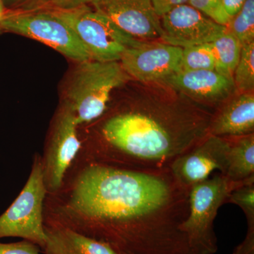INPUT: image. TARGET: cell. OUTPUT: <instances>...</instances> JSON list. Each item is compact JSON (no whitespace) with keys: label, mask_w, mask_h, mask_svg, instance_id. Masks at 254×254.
Instances as JSON below:
<instances>
[{"label":"cell","mask_w":254,"mask_h":254,"mask_svg":"<svg viewBox=\"0 0 254 254\" xmlns=\"http://www.w3.org/2000/svg\"><path fill=\"white\" fill-rule=\"evenodd\" d=\"M69 206L81 215L73 230L118 253L192 254L180 229L190 211V189L170 168L92 163L78 177Z\"/></svg>","instance_id":"1"},{"label":"cell","mask_w":254,"mask_h":254,"mask_svg":"<svg viewBox=\"0 0 254 254\" xmlns=\"http://www.w3.org/2000/svg\"><path fill=\"white\" fill-rule=\"evenodd\" d=\"M209 122L187 110H135L113 115L101 127L111 153L100 163L139 170L170 168L208 135Z\"/></svg>","instance_id":"2"},{"label":"cell","mask_w":254,"mask_h":254,"mask_svg":"<svg viewBox=\"0 0 254 254\" xmlns=\"http://www.w3.org/2000/svg\"><path fill=\"white\" fill-rule=\"evenodd\" d=\"M130 78L120 62L78 63L65 90L64 104L72 110L78 125L91 123L105 113L113 90Z\"/></svg>","instance_id":"3"},{"label":"cell","mask_w":254,"mask_h":254,"mask_svg":"<svg viewBox=\"0 0 254 254\" xmlns=\"http://www.w3.org/2000/svg\"><path fill=\"white\" fill-rule=\"evenodd\" d=\"M235 182L219 172L190 189V211L180 229L186 235L192 254H215L218 251L214 220L219 208L227 203L232 190L249 182Z\"/></svg>","instance_id":"4"},{"label":"cell","mask_w":254,"mask_h":254,"mask_svg":"<svg viewBox=\"0 0 254 254\" xmlns=\"http://www.w3.org/2000/svg\"><path fill=\"white\" fill-rule=\"evenodd\" d=\"M54 10L72 28L94 61L120 62L127 50L145 41L123 31L88 5L68 11Z\"/></svg>","instance_id":"5"},{"label":"cell","mask_w":254,"mask_h":254,"mask_svg":"<svg viewBox=\"0 0 254 254\" xmlns=\"http://www.w3.org/2000/svg\"><path fill=\"white\" fill-rule=\"evenodd\" d=\"M47 192L43 163L36 158L27 182L16 200L0 215V239L20 237L41 249L46 243L43 225V200Z\"/></svg>","instance_id":"6"},{"label":"cell","mask_w":254,"mask_h":254,"mask_svg":"<svg viewBox=\"0 0 254 254\" xmlns=\"http://www.w3.org/2000/svg\"><path fill=\"white\" fill-rule=\"evenodd\" d=\"M1 29L41 42L78 63L92 60L72 28L52 8L21 14H7Z\"/></svg>","instance_id":"7"},{"label":"cell","mask_w":254,"mask_h":254,"mask_svg":"<svg viewBox=\"0 0 254 254\" xmlns=\"http://www.w3.org/2000/svg\"><path fill=\"white\" fill-rule=\"evenodd\" d=\"M77 126L72 110L64 104L55 118L45 158L42 160L47 190H59L66 170L77 154L81 147Z\"/></svg>","instance_id":"8"},{"label":"cell","mask_w":254,"mask_h":254,"mask_svg":"<svg viewBox=\"0 0 254 254\" xmlns=\"http://www.w3.org/2000/svg\"><path fill=\"white\" fill-rule=\"evenodd\" d=\"M182 48L144 41L125 52L120 63L125 72L141 82H162L182 70Z\"/></svg>","instance_id":"9"},{"label":"cell","mask_w":254,"mask_h":254,"mask_svg":"<svg viewBox=\"0 0 254 254\" xmlns=\"http://www.w3.org/2000/svg\"><path fill=\"white\" fill-rule=\"evenodd\" d=\"M160 21L162 41L182 48L212 43L227 31V26L189 4L174 8L162 16Z\"/></svg>","instance_id":"10"},{"label":"cell","mask_w":254,"mask_h":254,"mask_svg":"<svg viewBox=\"0 0 254 254\" xmlns=\"http://www.w3.org/2000/svg\"><path fill=\"white\" fill-rule=\"evenodd\" d=\"M228 146L226 137L208 134L193 148L177 157L170 165V170L188 189L207 180L215 170L225 175Z\"/></svg>","instance_id":"11"},{"label":"cell","mask_w":254,"mask_h":254,"mask_svg":"<svg viewBox=\"0 0 254 254\" xmlns=\"http://www.w3.org/2000/svg\"><path fill=\"white\" fill-rule=\"evenodd\" d=\"M91 4L123 31L140 41L161 39V21L150 0H93Z\"/></svg>","instance_id":"12"},{"label":"cell","mask_w":254,"mask_h":254,"mask_svg":"<svg viewBox=\"0 0 254 254\" xmlns=\"http://www.w3.org/2000/svg\"><path fill=\"white\" fill-rule=\"evenodd\" d=\"M193 99L216 103L235 91L233 78L215 70H181L162 81Z\"/></svg>","instance_id":"13"},{"label":"cell","mask_w":254,"mask_h":254,"mask_svg":"<svg viewBox=\"0 0 254 254\" xmlns=\"http://www.w3.org/2000/svg\"><path fill=\"white\" fill-rule=\"evenodd\" d=\"M253 92L242 93L227 103L210 120L208 134L220 137L240 136L254 133Z\"/></svg>","instance_id":"14"},{"label":"cell","mask_w":254,"mask_h":254,"mask_svg":"<svg viewBox=\"0 0 254 254\" xmlns=\"http://www.w3.org/2000/svg\"><path fill=\"white\" fill-rule=\"evenodd\" d=\"M45 254H118L111 246L80 233L66 225L45 227Z\"/></svg>","instance_id":"15"},{"label":"cell","mask_w":254,"mask_h":254,"mask_svg":"<svg viewBox=\"0 0 254 254\" xmlns=\"http://www.w3.org/2000/svg\"><path fill=\"white\" fill-rule=\"evenodd\" d=\"M229 146L225 175L230 181L242 182L254 177V134L226 137Z\"/></svg>","instance_id":"16"},{"label":"cell","mask_w":254,"mask_h":254,"mask_svg":"<svg viewBox=\"0 0 254 254\" xmlns=\"http://www.w3.org/2000/svg\"><path fill=\"white\" fill-rule=\"evenodd\" d=\"M210 46L215 59V71L226 77L233 78L240 60L242 46L236 38L227 31Z\"/></svg>","instance_id":"17"},{"label":"cell","mask_w":254,"mask_h":254,"mask_svg":"<svg viewBox=\"0 0 254 254\" xmlns=\"http://www.w3.org/2000/svg\"><path fill=\"white\" fill-rule=\"evenodd\" d=\"M227 28L242 46L254 42V0H246L242 9L230 20Z\"/></svg>","instance_id":"18"},{"label":"cell","mask_w":254,"mask_h":254,"mask_svg":"<svg viewBox=\"0 0 254 254\" xmlns=\"http://www.w3.org/2000/svg\"><path fill=\"white\" fill-rule=\"evenodd\" d=\"M236 89L243 93L254 88V42L242 47L240 58L233 75Z\"/></svg>","instance_id":"19"},{"label":"cell","mask_w":254,"mask_h":254,"mask_svg":"<svg viewBox=\"0 0 254 254\" xmlns=\"http://www.w3.org/2000/svg\"><path fill=\"white\" fill-rule=\"evenodd\" d=\"M182 70H215V59L210 43L182 48Z\"/></svg>","instance_id":"20"},{"label":"cell","mask_w":254,"mask_h":254,"mask_svg":"<svg viewBox=\"0 0 254 254\" xmlns=\"http://www.w3.org/2000/svg\"><path fill=\"white\" fill-rule=\"evenodd\" d=\"M227 203L237 205L243 210L248 225L245 240L254 242V182L246 183L232 190Z\"/></svg>","instance_id":"21"},{"label":"cell","mask_w":254,"mask_h":254,"mask_svg":"<svg viewBox=\"0 0 254 254\" xmlns=\"http://www.w3.org/2000/svg\"><path fill=\"white\" fill-rule=\"evenodd\" d=\"M188 4L219 24L227 26L230 22V18L222 7V0H189Z\"/></svg>","instance_id":"22"},{"label":"cell","mask_w":254,"mask_h":254,"mask_svg":"<svg viewBox=\"0 0 254 254\" xmlns=\"http://www.w3.org/2000/svg\"><path fill=\"white\" fill-rule=\"evenodd\" d=\"M8 14L33 12L51 8L52 0H1Z\"/></svg>","instance_id":"23"},{"label":"cell","mask_w":254,"mask_h":254,"mask_svg":"<svg viewBox=\"0 0 254 254\" xmlns=\"http://www.w3.org/2000/svg\"><path fill=\"white\" fill-rule=\"evenodd\" d=\"M41 247L28 240L0 243V254H41Z\"/></svg>","instance_id":"24"},{"label":"cell","mask_w":254,"mask_h":254,"mask_svg":"<svg viewBox=\"0 0 254 254\" xmlns=\"http://www.w3.org/2000/svg\"><path fill=\"white\" fill-rule=\"evenodd\" d=\"M160 17L180 5L188 4L189 0H150Z\"/></svg>","instance_id":"25"},{"label":"cell","mask_w":254,"mask_h":254,"mask_svg":"<svg viewBox=\"0 0 254 254\" xmlns=\"http://www.w3.org/2000/svg\"><path fill=\"white\" fill-rule=\"evenodd\" d=\"M93 0H52L51 8L60 11H68L92 4Z\"/></svg>","instance_id":"26"},{"label":"cell","mask_w":254,"mask_h":254,"mask_svg":"<svg viewBox=\"0 0 254 254\" xmlns=\"http://www.w3.org/2000/svg\"><path fill=\"white\" fill-rule=\"evenodd\" d=\"M246 0H222L224 11L230 19L242 9Z\"/></svg>","instance_id":"27"},{"label":"cell","mask_w":254,"mask_h":254,"mask_svg":"<svg viewBox=\"0 0 254 254\" xmlns=\"http://www.w3.org/2000/svg\"><path fill=\"white\" fill-rule=\"evenodd\" d=\"M7 14V11L5 9L2 1H1V0H0V34L3 33L2 29H1V23L3 22Z\"/></svg>","instance_id":"28"},{"label":"cell","mask_w":254,"mask_h":254,"mask_svg":"<svg viewBox=\"0 0 254 254\" xmlns=\"http://www.w3.org/2000/svg\"><path fill=\"white\" fill-rule=\"evenodd\" d=\"M118 254H127V253H118Z\"/></svg>","instance_id":"29"}]
</instances>
